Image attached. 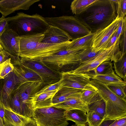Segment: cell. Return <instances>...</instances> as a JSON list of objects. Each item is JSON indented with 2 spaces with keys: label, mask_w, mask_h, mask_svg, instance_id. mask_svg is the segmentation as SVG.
Here are the masks:
<instances>
[{
  "label": "cell",
  "mask_w": 126,
  "mask_h": 126,
  "mask_svg": "<svg viewBox=\"0 0 126 126\" xmlns=\"http://www.w3.org/2000/svg\"><path fill=\"white\" fill-rule=\"evenodd\" d=\"M44 34L18 36L19 57L36 60H41L60 51L66 49L70 41L58 44L41 43Z\"/></svg>",
  "instance_id": "cell-1"
},
{
  "label": "cell",
  "mask_w": 126,
  "mask_h": 126,
  "mask_svg": "<svg viewBox=\"0 0 126 126\" xmlns=\"http://www.w3.org/2000/svg\"><path fill=\"white\" fill-rule=\"evenodd\" d=\"M77 16L88 25L92 33H95L108 26L116 18L115 4L111 0H97Z\"/></svg>",
  "instance_id": "cell-2"
},
{
  "label": "cell",
  "mask_w": 126,
  "mask_h": 126,
  "mask_svg": "<svg viewBox=\"0 0 126 126\" xmlns=\"http://www.w3.org/2000/svg\"><path fill=\"white\" fill-rule=\"evenodd\" d=\"M6 19L9 29L19 36L44 34L49 25L45 17L37 14L30 15L19 12Z\"/></svg>",
  "instance_id": "cell-3"
},
{
  "label": "cell",
  "mask_w": 126,
  "mask_h": 126,
  "mask_svg": "<svg viewBox=\"0 0 126 126\" xmlns=\"http://www.w3.org/2000/svg\"><path fill=\"white\" fill-rule=\"evenodd\" d=\"M90 83L95 87L106 105L105 120H114L126 116V99L122 98L113 93L107 85L91 79Z\"/></svg>",
  "instance_id": "cell-4"
},
{
  "label": "cell",
  "mask_w": 126,
  "mask_h": 126,
  "mask_svg": "<svg viewBox=\"0 0 126 126\" xmlns=\"http://www.w3.org/2000/svg\"><path fill=\"white\" fill-rule=\"evenodd\" d=\"M45 18L49 25L57 27L63 31L72 40L92 33L91 29L86 23L76 15Z\"/></svg>",
  "instance_id": "cell-5"
},
{
  "label": "cell",
  "mask_w": 126,
  "mask_h": 126,
  "mask_svg": "<svg viewBox=\"0 0 126 126\" xmlns=\"http://www.w3.org/2000/svg\"><path fill=\"white\" fill-rule=\"evenodd\" d=\"M82 50H67L66 49L40 61L44 65L57 72L60 73L70 71L80 64L77 57Z\"/></svg>",
  "instance_id": "cell-6"
},
{
  "label": "cell",
  "mask_w": 126,
  "mask_h": 126,
  "mask_svg": "<svg viewBox=\"0 0 126 126\" xmlns=\"http://www.w3.org/2000/svg\"><path fill=\"white\" fill-rule=\"evenodd\" d=\"M45 85L42 81L27 82L18 86L16 89L23 115L33 118L36 101L35 94Z\"/></svg>",
  "instance_id": "cell-7"
},
{
  "label": "cell",
  "mask_w": 126,
  "mask_h": 126,
  "mask_svg": "<svg viewBox=\"0 0 126 126\" xmlns=\"http://www.w3.org/2000/svg\"><path fill=\"white\" fill-rule=\"evenodd\" d=\"M65 111L52 106L35 108L33 118L37 126H67Z\"/></svg>",
  "instance_id": "cell-8"
},
{
  "label": "cell",
  "mask_w": 126,
  "mask_h": 126,
  "mask_svg": "<svg viewBox=\"0 0 126 126\" xmlns=\"http://www.w3.org/2000/svg\"><path fill=\"white\" fill-rule=\"evenodd\" d=\"M20 60L23 65L34 71L40 76L46 85L57 82L61 78L60 73L47 67L39 60L24 58H21Z\"/></svg>",
  "instance_id": "cell-9"
},
{
  "label": "cell",
  "mask_w": 126,
  "mask_h": 126,
  "mask_svg": "<svg viewBox=\"0 0 126 126\" xmlns=\"http://www.w3.org/2000/svg\"><path fill=\"white\" fill-rule=\"evenodd\" d=\"M114 45L102 50L93 57L80 63L77 67L68 72L75 73H91L102 62L107 61L112 62L114 56Z\"/></svg>",
  "instance_id": "cell-10"
},
{
  "label": "cell",
  "mask_w": 126,
  "mask_h": 126,
  "mask_svg": "<svg viewBox=\"0 0 126 126\" xmlns=\"http://www.w3.org/2000/svg\"><path fill=\"white\" fill-rule=\"evenodd\" d=\"M120 19L116 17L109 25L95 32L92 46L93 50L99 51L107 49L111 37L118 29Z\"/></svg>",
  "instance_id": "cell-11"
},
{
  "label": "cell",
  "mask_w": 126,
  "mask_h": 126,
  "mask_svg": "<svg viewBox=\"0 0 126 126\" xmlns=\"http://www.w3.org/2000/svg\"><path fill=\"white\" fill-rule=\"evenodd\" d=\"M11 57L14 67L13 72L17 79L19 85L28 82L42 81L41 77L38 74L22 63L19 57L12 56Z\"/></svg>",
  "instance_id": "cell-12"
},
{
  "label": "cell",
  "mask_w": 126,
  "mask_h": 126,
  "mask_svg": "<svg viewBox=\"0 0 126 126\" xmlns=\"http://www.w3.org/2000/svg\"><path fill=\"white\" fill-rule=\"evenodd\" d=\"M64 85L63 86L83 89L89 83L94 74L92 72L75 73L68 71L60 73Z\"/></svg>",
  "instance_id": "cell-13"
},
{
  "label": "cell",
  "mask_w": 126,
  "mask_h": 126,
  "mask_svg": "<svg viewBox=\"0 0 126 126\" xmlns=\"http://www.w3.org/2000/svg\"><path fill=\"white\" fill-rule=\"evenodd\" d=\"M3 120L4 126H37L33 118L18 114L5 106Z\"/></svg>",
  "instance_id": "cell-14"
},
{
  "label": "cell",
  "mask_w": 126,
  "mask_h": 126,
  "mask_svg": "<svg viewBox=\"0 0 126 126\" xmlns=\"http://www.w3.org/2000/svg\"><path fill=\"white\" fill-rule=\"evenodd\" d=\"M4 80L0 91V101L5 106L10 107L12 95L19 84L13 71L7 75Z\"/></svg>",
  "instance_id": "cell-15"
},
{
  "label": "cell",
  "mask_w": 126,
  "mask_h": 126,
  "mask_svg": "<svg viewBox=\"0 0 126 126\" xmlns=\"http://www.w3.org/2000/svg\"><path fill=\"white\" fill-rule=\"evenodd\" d=\"M40 0H0V13L5 17L15 11L27 10L34 3Z\"/></svg>",
  "instance_id": "cell-16"
},
{
  "label": "cell",
  "mask_w": 126,
  "mask_h": 126,
  "mask_svg": "<svg viewBox=\"0 0 126 126\" xmlns=\"http://www.w3.org/2000/svg\"><path fill=\"white\" fill-rule=\"evenodd\" d=\"M18 36L14 31L8 29L0 36V43L4 50L10 54L19 57Z\"/></svg>",
  "instance_id": "cell-17"
},
{
  "label": "cell",
  "mask_w": 126,
  "mask_h": 126,
  "mask_svg": "<svg viewBox=\"0 0 126 126\" xmlns=\"http://www.w3.org/2000/svg\"><path fill=\"white\" fill-rule=\"evenodd\" d=\"M44 37L41 43L49 44L61 43L70 41L68 34L59 28L49 25L44 33Z\"/></svg>",
  "instance_id": "cell-18"
},
{
  "label": "cell",
  "mask_w": 126,
  "mask_h": 126,
  "mask_svg": "<svg viewBox=\"0 0 126 126\" xmlns=\"http://www.w3.org/2000/svg\"><path fill=\"white\" fill-rule=\"evenodd\" d=\"M80 94V93L73 95L63 102L52 106L65 110H79L87 113L88 111V106L82 100Z\"/></svg>",
  "instance_id": "cell-19"
},
{
  "label": "cell",
  "mask_w": 126,
  "mask_h": 126,
  "mask_svg": "<svg viewBox=\"0 0 126 126\" xmlns=\"http://www.w3.org/2000/svg\"><path fill=\"white\" fill-rule=\"evenodd\" d=\"M95 33H91L83 37L71 41L67 45V50H81L92 47Z\"/></svg>",
  "instance_id": "cell-20"
},
{
  "label": "cell",
  "mask_w": 126,
  "mask_h": 126,
  "mask_svg": "<svg viewBox=\"0 0 126 126\" xmlns=\"http://www.w3.org/2000/svg\"><path fill=\"white\" fill-rule=\"evenodd\" d=\"M92 79L96 80L107 85L119 84L126 86V81L117 76L113 69L110 72L103 74H93Z\"/></svg>",
  "instance_id": "cell-21"
},
{
  "label": "cell",
  "mask_w": 126,
  "mask_h": 126,
  "mask_svg": "<svg viewBox=\"0 0 126 126\" xmlns=\"http://www.w3.org/2000/svg\"><path fill=\"white\" fill-rule=\"evenodd\" d=\"M80 95L82 100L88 106L102 99L98 93L97 89L90 83L82 90Z\"/></svg>",
  "instance_id": "cell-22"
},
{
  "label": "cell",
  "mask_w": 126,
  "mask_h": 126,
  "mask_svg": "<svg viewBox=\"0 0 126 126\" xmlns=\"http://www.w3.org/2000/svg\"><path fill=\"white\" fill-rule=\"evenodd\" d=\"M64 117L68 121L74 122L78 126H86L87 123V113L78 109L65 110Z\"/></svg>",
  "instance_id": "cell-23"
},
{
  "label": "cell",
  "mask_w": 126,
  "mask_h": 126,
  "mask_svg": "<svg viewBox=\"0 0 126 126\" xmlns=\"http://www.w3.org/2000/svg\"><path fill=\"white\" fill-rule=\"evenodd\" d=\"M81 90L63 86L58 90L53 97V105L63 102L73 95L80 93Z\"/></svg>",
  "instance_id": "cell-24"
},
{
  "label": "cell",
  "mask_w": 126,
  "mask_h": 126,
  "mask_svg": "<svg viewBox=\"0 0 126 126\" xmlns=\"http://www.w3.org/2000/svg\"><path fill=\"white\" fill-rule=\"evenodd\" d=\"M58 90L43 93L37 96L35 108L52 106L53 97Z\"/></svg>",
  "instance_id": "cell-25"
},
{
  "label": "cell",
  "mask_w": 126,
  "mask_h": 126,
  "mask_svg": "<svg viewBox=\"0 0 126 126\" xmlns=\"http://www.w3.org/2000/svg\"><path fill=\"white\" fill-rule=\"evenodd\" d=\"M97 0H74L71 3L70 9L72 13L78 15L83 12L91 4Z\"/></svg>",
  "instance_id": "cell-26"
},
{
  "label": "cell",
  "mask_w": 126,
  "mask_h": 126,
  "mask_svg": "<svg viewBox=\"0 0 126 126\" xmlns=\"http://www.w3.org/2000/svg\"><path fill=\"white\" fill-rule=\"evenodd\" d=\"M113 67L116 74L126 81V54L113 62Z\"/></svg>",
  "instance_id": "cell-27"
},
{
  "label": "cell",
  "mask_w": 126,
  "mask_h": 126,
  "mask_svg": "<svg viewBox=\"0 0 126 126\" xmlns=\"http://www.w3.org/2000/svg\"><path fill=\"white\" fill-rule=\"evenodd\" d=\"M88 111H94L101 116L105 118L106 105L105 101L102 99L88 105Z\"/></svg>",
  "instance_id": "cell-28"
},
{
  "label": "cell",
  "mask_w": 126,
  "mask_h": 126,
  "mask_svg": "<svg viewBox=\"0 0 126 126\" xmlns=\"http://www.w3.org/2000/svg\"><path fill=\"white\" fill-rule=\"evenodd\" d=\"M87 123L89 126H99L105 118L94 110L89 111L87 113Z\"/></svg>",
  "instance_id": "cell-29"
},
{
  "label": "cell",
  "mask_w": 126,
  "mask_h": 126,
  "mask_svg": "<svg viewBox=\"0 0 126 126\" xmlns=\"http://www.w3.org/2000/svg\"><path fill=\"white\" fill-rule=\"evenodd\" d=\"M103 50L96 51L93 50L92 47H89L82 50L78 54L77 60L80 63L95 56Z\"/></svg>",
  "instance_id": "cell-30"
},
{
  "label": "cell",
  "mask_w": 126,
  "mask_h": 126,
  "mask_svg": "<svg viewBox=\"0 0 126 126\" xmlns=\"http://www.w3.org/2000/svg\"><path fill=\"white\" fill-rule=\"evenodd\" d=\"M111 61L104 62L93 71L94 74H103L108 73L113 70V64Z\"/></svg>",
  "instance_id": "cell-31"
},
{
  "label": "cell",
  "mask_w": 126,
  "mask_h": 126,
  "mask_svg": "<svg viewBox=\"0 0 126 126\" xmlns=\"http://www.w3.org/2000/svg\"><path fill=\"white\" fill-rule=\"evenodd\" d=\"M10 107L16 113L22 115V109L16 89L13 94Z\"/></svg>",
  "instance_id": "cell-32"
},
{
  "label": "cell",
  "mask_w": 126,
  "mask_h": 126,
  "mask_svg": "<svg viewBox=\"0 0 126 126\" xmlns=\"http://www.w3.org/2000/svg\"><path fill=\"white\" fill-rule=\"evenodd\" d=\"M64 85V84L61 78L60 79L58 82L47 84L44 86L35 94V97L36 98L37 96L43 93L59 89Z\"/></svg>",
  "instance_id": "cell-33"
},
{
  "label": "cell",
  "mask_w": 126,
  "mask_h": 126,
  "mask_svg": "<svg viewBox=\"0 0 126 126\" xmlns=\"http://www.w3.org/2000/svg\"><path fill=\"white\" fill-rule=\"evenodd\" d=\"M109 89L120 97L126 99V86L119 84L107 85Z\"/></svg>",
  "instance_id": "cell-34"
},
{
  "label": "cell",
  "mask_w": 126,
  "mask_h": 126,
  "mask_svg": "<svg viewBox=\"0 0 126 126\" xmlns=\"http://www.w3.org/2000/svg\"><path fill=\"white\" fill-rule=\"evenodd\" d=\"M117 17L121 18L126 16V0H118L115 3Z\"/></svg>",
  "instance_id": "cell-35"
},
{
  "label": "cell",
  "mask_w": 126,
  "mask_h": 126,
  "mask_svg": "<svg viewBox=\"0 0 126 126\" xmlns=\"http://www.w3.org/2000/svg\"><path fill=\"white\" fill-rule=\"evenodd\" d=\"M14 66L11 62L10 58L8 59L0 74V79H4L9 73L13 71Z\"/></svg>",
  "instance_id": "cell-36"
},
{
  "label": "cell",
  "mask_w": 126,
  "mask_h": 126,
  "mask_svg": "<svg viewBox=\"0 0 126 126\" xmlns=\"http://www.w3.org/2000/svg\"><path fill=\"white\" fill-rule=\"evenodd\" d=\"M126 17L119 19L118 29L117 31V40L120 39L121 35L126 30Z\"/></svg>",
  "instance_id": "cell-37"
},
{
  "label": "cell",
  "mask_w": 126,
  "mask_h": 126,
  "mask_svg": "<svg viewBox=\"0 0 126 126\" xmlns=\"http://www.w3.org/2000/svg\"><path fill=\"white\" fill-rule=\"evenodd\" d=\"M119 47L122 56L126 54V30L121 35L120 38Z\"/></svg>",
  "instance_id": "cell-38"
},
{
  "label": "cell",
  "mask_w": 126,
  "mask_h": 126,
  "mask_svg": "<svg viewBox=\"0 0 126 126\" xmlns=\"http://www.w3.org/2000/svg\"><path fill=\"white\" fill-rule=\"evenodd\" d=\"M8 29V25L6 18L2 16L0 17V36Z\"/></svg>",
  "instance_id": "cell-39"
},
{
  "label": "cell",
  "mask_w": 126,
  "mask_h": 126,
  "mask_svg": "<svg viewBox=\"0 0 126 126\" xmlns=\"http://www.w3.org/2000/svg\"><path fill=\"white\" fill-rule=\"evenodd\" d=\"M109 126H126V116L114 120Z\"/></svg>",
  "instance_id": "cell-40"
},
{
  "label": "cell",
  "mask_w": 126,
  "mask_h": 126,
  "mask_svg": "<svg viewBox=\"0 0 126 126\" xmlns=\"http://www.w3.org/2000/svg\"><path fill=\"white\" fill-rule=\"evenodd\" d=\"M10 54L4 50L0 52V64L3 63L10 58Z\"/></svg>",
  "instance_id": "cell-41"
},
{
  "label": "cell",
  "mask_w": 126,
  "mask_h": 126,
  "mask_svg": "<svg viewBox=\"0 0 126 126\" xmlns=\"http://www.w3.org/2000/svg\"><path fill=\"white\" fill-rule=\"evenodd\" d=\"M113 33L111 37L109 42L107 46V49H108L113 45L116 42L117 40V31Z\"/></svg>",
  "instance_id": "cell-42"
},
{
  "label": "cell",
  "mask_w": 126,
  "mask_h": 126,
  "mask_svg": "<svg viewBox=\"0 0 126 126\" xmlns=\"http://www.w3.org/2000/svg\"><path fill=\"white\" fill-rule=\"evenodd\" d=\"M5 106L4 104L0 101V116L3 119L4 114Z\"/></svg>",
  "instance_id": "cell-43"
},
{
  "label": "cell",
  "mask_w": 126,
  "mask_h": 126,
  "mask_svg": "<svg viewBox=\"0 0 126 126\" xmlns=\"http://www.w3.org/2000/svg\"><path fill=\"white\" fill-rule=\"evenodd\" d=\"M114 120H104L99 126H109Z\"/></svg>",
  "instance_id": "cell-44"
},
{
  "label": "cell",
  "mask_w": 126,
  "mask_h": 126,
  "mask_svg": "<svg viewBox=\"0 0 126 126\" xmlns=\"http://www.w3.org/2000/svg\"><path fill=\"white\" fill-rule=\"evenodd\" d=\"M6 60L3 63L0 64V74L2 68L6 62Z\"/></svg>",
  "instance_id": "cell-45"
},
{
  "label": "cell",
  "mask_w": 126,
  "mask_h": 126,
  "mask_svg": "<svg viewBox=\"0 0 126 126\" xmlns=\"http://www.w3.org/2000/svg\"><path fill=\"white\" fill-rule=\"evenodd\" d=\"M0 126H4L3 120L0 116Z\"/></svg>",
  "instance_id": "cell-46"
},
{
  "label": "cell",
  "mask_w": 126,
  "mask_h": 126,
  "mask_svg": "<svg viewBox=\"0 0 126 126\" xmlns=\"http://www.w3.org/2000/svg\"><path fill=\"white\" fill-rule=\"evenodd\" d=\"M4 49L1 46L0 44V52H1L3 50H4Z\"/></svg>",
  "instance_id": "cell-47"
},
{
  "label": "cell",
  "mask_w": 126,
  "mask_h": 126,
  "mask_svg": "<svg viewBox=\"0 0 126 126\" xmlns=\"http://www.w3.org/2000/svg\"><path fill=\"white\" fill-rule=\"evenodd\" d=\"M71 126H78L76 125H72Z\"/></svg>",
  "instance_id": "cell-48"
}]
</instances>
